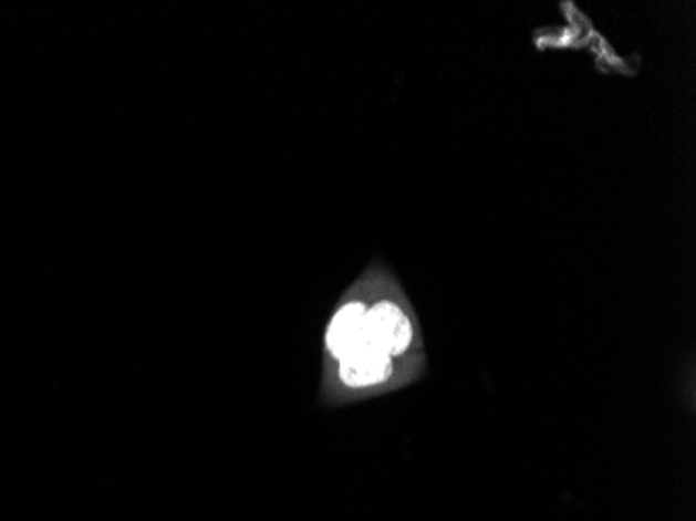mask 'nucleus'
Segmentation results:
<instances>
[{"instance_id":"obj_1","label":"nucleus","mask_w":696,"mask_h":521,"mask_svg":"<svg viewBox=\"0 0 696 521\" xmlns=\"http://www.w3.org/2000/svg\"><path fill=\"white\" fill-rule=\"evenodd\" d=\"M367 341L388 357L401 355L411 342V324L401 306L380 303L367 311Z\"/></svg>"},{"instance_id":"obj_2","label":"nucleus","mask_w":696,"mask_h":521,"mask_svg":"<svg viewBox=\"0 0 696 521\" xmlns=\"http://www.w3.org/2000/svg\"><path fill=\"white\" fill-rule=\"evenodd\" d=\"M367 341V309L361 303L342 306L328 330V348L334 357L344 360Z\"/></svg>"},{"instance_id":"obj_3","label":"nucleus","mask_w":696,"mask_h":521,"mask_svg":"<svg viewBox=\"0 0 696 521\" xmlns=\"http://www.w3.org/2000/svg\"><path fill=\"white\" fill-rule=\"evenodd\" d=\"M391 372H393L391 357L375 348L374 344H365L349 357L340 360V378L346 386L353 388L380 384L391 376Z\"/></svg>"}]
</instances>
